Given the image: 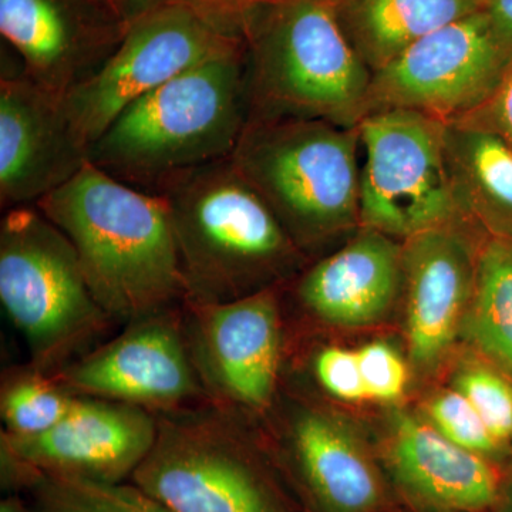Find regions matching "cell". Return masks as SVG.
<instances>
[{
  "label": "cell",
  "mask_w": 512,
  "mask_h": 512,
  "mask_svg": "<svg viewBox=\"0 0 512 512\" xmlns=\"http://www.w3.org/2000/svg\"><path fill=\"white\" fill-rule=\"evenodd\" d=\"M35 207L72 242L103 311L130 323L185 302L170 212L92 163Z\"/></svg>",
  "instance_id": "obj_1"
},
{
  "label": "cell",
  "mask_w": 512,
  "mask_h": 512,
  "mask_svg": "<svg viewBox=\"0 0 512 512\" xmlns=\"http://www.w3.org/2000/svg\"><path fill=\"white\" fill-rule=\"evenodd\" d=\"M248 121L242 42L133 101L90 144L89 161L120 183L157 194L175 175L231 158Z\"/></svg>",
  "instance_id": "obj_2"
},
{
  "label": "cell",
  "mask_w": 512,
  "mask_h": 512,
  "mask_svg": "<svg viewBox=\"0 0 512 512\" xmlns=\"http://www.w3.org/2000/svg\"><path fill=\"white\" fill-rule=\"evenodd\" d=\"M170 212L185 302L247 298L301 264L303 252L231 158L175 175L160 188Z\"/></svg>",
  "instance_id": "obj_3"
},
{
  "label": "cell",
  "mask_w": 512,
  "mask_h": 512,
  "mask_svg": "<svg viewBox=\"0 0 512 512\" xmlns=\"http://www.w3.org/2000/svg\"><path fill=\"white\" fill-rule=\"evenodd\" d=\"M241 30L249 121L359 126L367 113L372 72L350 45L332 6L266 0L245 16Z\"/></svg>",
  "instance_id": "obj_4"
},
{
  "label": "cell",
  "mask_w": 512,
  "mask_h": 512,
  "mask_svg": "<svg viewBox=\"0 0 512 512\" xmlns=\"http://www.w3.org/2000/svg\"><path fill=\"white\" fill-rule=\"evenodd\" d=\"M357 127L320 120L249 121L232 163L301 251L360 225Z\"/></svg>",
  "instance_id": "obj_5"
},
{
  "label": "cell",
  "mask_w": 512,
  "mask_h": 512,
  "mask_svg": "<svg viewBox=\"0 0 512 512\" xmlns=\"http://www.w3.org/2000/svg\"><path fill=\"white\" fill-rule=\"evenodd\" d=\"M0 301L30 352L55 373L93 349L113 320L94 298L70 239L35 205L0 222Z\"/></svg>",
  "instance_id": "obj_6"
},
{
  "label": "cell",
  "mask_w": 512,
  "mask_h": 512,
  "mask_svg": "<svg viewBox=\"0 0 512 512\" xmlns=\"http://www.w3.org/2000/svg\"><path fill=\"white\" fill-rule=\"evenodd\" d=\"M238 416L211 403L157 414L133 484L173 512H291Z\"/></svg>",
  "instance_id": "obj_7"
},
{
  "label": "cell",
  "mask_w": 512,
  "mask_h": 512,
  "mask_svg": "<svg viewBox=\"0 0 512 512\" xmlns=\"http://www.w3.org/2000/svg\"><path fill=\"white\" fill-rule=\"evenodd\" d=\"M446 123L414 110L367 114L357 126L360 227L396 239L463 220L448 173Z\"/></svg>",
  "instance_id": "obj_8"
},
{
  "label": "cell",
  "mask_w": 512,
  "mask_h": 512,
  "mask_svg": "<svg viewBox=\"0 0 512 512\" xmlns=\"http://www.w3.org/2000/svg\"><path fill=\"white\" fill-rule=\"evenodd\" d=\"M242 42L238 32L187 3H167L128 26L116 52L64 97V107L90 148L133 101Z\"/></svg>",
  "instance_id": "obj_9"
},
{
  "label": "cell",
  "mask_w": 512,
  "mask_h": 512,
  "mask_svg": "<svg viewBox=\"0 0 512 512\" xmlns=\"http://www.w3.org/2000/svg\"><path fill=\"white\" fill-rule=\"evenodd\" d=\"M511 64V50L480 10L417 40L373 73L366 116L403 109L444 123L461 119L493 96Z\"/></svg>",
  "instance_id": "obj_10"
},
{
  "label": "cell",
  "mask_w": 512,
  "mask_h": 512,
  "mask_svg": "<svg viewBox=\"0 0 512 512\" xmlns=\"http://www.w3.org/2000/svg\"><path fill=\"white\" fill-rule=\"evenodd\" d=\"M278 288L238 301L183 303V328L207 403L228 412L264 413L281 375L282 320Z\"/></svg>",
  "instance_id": "obj_11"
},
{
  "label": "cell",
  "mask_w": 512,
  "mask_h": 512,
  "mask_svg": "<svg viewBox=\"0 0 512 512\" xmlns=\"http://www.w3.org/2000/svg\"><path fill=\"white\" fill-rule=\"evenodd\" d=\"M157 414L131 404L79 396L73 409L46 433L15 437L2 433L6 477L35 485L46 477L123 483L150 453Z\"/></svg>",
  "instance_id": "obj_12"
},
{
  "label": "cell",
  "mask_w": 512,
  "mask_h": 512,
  "mask_svg": "<svg viewBox=\"0 0 512 512\" xmlns=\"http://www.w3.org/2000/svg\"><path fill=\"white\" fill-rule=\"evenodd\" d=\"M76 396L141 407L154 414L207 403L183 328V305L127 323L103 345L53 373Z\"/></svg>",
  "instance_id": "obj_13"
},
{
  "label": "cell",
  "mask_w": 512,
  "mask_h": 512,
  "mask_svg": "<svg viewBox=\"0 0 512 512\" xmlns=\"http://www.w3.org/2000/svg\"><path fill=\"white\" fill-rule=\"evenodd\" d=\"M64 97L25 72L0 79V204L36 202L69 183L89 163V146L74 128Z\"/></svg>",
  "instance_id": "obj_14"
},
{
  "label": "cell",
  "mask_w": 512,
  "mask_h": 512,
  "mask_svg": "<svg viewBox=\"0 0 512 512\" xmlns=\"http://www.w3.org/2000/svg\"><path fill=\"white\" fill-rule=\"evenodd\" d=\"M0 32L33 82L66 97L99 72L127 28L99 0H0Z\"/></svg>",
  "instance_id": "obj_15"
},
{
  "label": "cell",
  "mask_w": 512,
  "mask_h": 512,
  "mask_svg": "<svg viewBox=\"0 0 512 512\" xmlns=\"http://www.w3.org/2000/svg\"><path fill=\"white\" fill-rule=\"evenodd\" d=\"M458 222L404 239L402 291L414 366L439 365L463 329L476 281L477 251Z\"/></svg>",
  "instance_id": "obj_16"
},
{
  "label": "cell",
  "mask_w": 512,
  "mask_h": 512,
  "mask_svg": "<svg viewBox=\"0 0 512 512\" xmlns=\"http://www.w3.org/2000/svg\"><path fill=\"white\" fill-rule=\"evenodd\" d=\"M403 244L362 227L356 237L309 266L295 295L303 309L338 328L375 325L392 311L402 291Z\"/></svg>",
  "instance_id": "obj_17"
},
{
  "label": "cell",
  "mask_w": 512,
  "mask_h": 512,
  "mask_svg": "<svg viewBox=\"0 0 512 512\" xmlns=\"http://www.w3.org/2000/svg\"><path fill=\"white\" fill-rule=\"evenodd\" d=\"M387 463L394 481L421 507L485 512L500 503L503 480L495 461L457 446L427 420H393Z\"/></svg>",
  "instance_id": "obj_18"
},
{
  "label": "cell",
  "mask_w": 512,
  "mask_h": 512,
  "mask_svg": "<svg viewBox=\"0 0 512 512\" xmlns=\"http://www.w3.org/2000/svg\"><path fill=\"white\" fill-rule=\"evenodd\" d=\"M285 444L320 512H380L386 507L379 468L338 417L318 407H298L288 417Z\"/></svg>",
  "instance_id": "obj_19"
},
{
  "label": "cell",
  "mask_w": 512,
  "mask_h": 512,
  "mask_svg": "<svg viewBox=\"0 0 512 512\" xmlns=\"http://www.w3.org/2000/svg\"><path fill=\"white\" fill-rule=\"evenodd\" d=\"M444 144L463 217L512 241V148L493 131L457 120L446 123Z\"/></svg>",
  "instance_id": "obj_20"
},
{
  "label": "cell",
  "mask_w": 512,
  "mask_h": 512,
  "mask_svg": "<svg viewBox=\"0 0 512 512\" xmlns=\"http://www.w3.org/2000/svg\"><path fill=\"white\" fill-rule=\"evenodd\" d=\"M487 0H342L332 6L343 32L376 73L407 47L485 8Z\"/></svg>",
  "instance_id": "obj_21"
},
{
  "label": "cell",
  "mask_w": 512,
  "mask_h": 512,
  "mask_svg": "<svg viewBox=\"0 0 512 512\" xmlns=\"http://www.w3.org/2000/svg\"><path fill=\"white\" fill-rule=\"evenodd\" d=\"M463 329L488 363L512 379V241L478 247L476 281Z\"/></svg>",
  "instance_id": "obj_22"
},
{
  "label": "cell",
  "mask_w": 512,
  "mask_h": 512,
  "mask_svg": "<svg viewBox=\"0 0 512 512\" xmlns=\"http://www.w3.org/2000/svg\"><path fill=\"white\" fill-rule=\"evenodd\" d=\"M77 397L53 373L32 365L9 370L0 389L2 433L15 437L46 433L70 413Z\"/></svg>",
  "instance_id": "obj_23"
},
{
  "label": "cell",
  "mask_w": 512,
  "mask_h": 512,
  "mask_svg": "<svg viewBox=\"0 0 512 512\" xmlns=\"http://www.w3.org/2000/svg\"><path fill=\"white\" fill-rule=\"evenodd\" d=\"M33 488L35 512H173L134 484L46 477Z\"/></svg>",
  "instance_id": "obj_24"
},
{
  "label": "cell",
  "mask_w": 512,
  "mask_h": 512,
  "mask_svg": "<svg viewBox=\"0 0 512 512\" xmlns=\"http://www.w3.org/2000/svg\"><path fill=\"white\" fill-rule=\"evenodd\" d=\"M454 389L466 397L494 439L508 450L512 444V379L485 360L461 369Z\"/></svg>",
  "instance_id": "obj_25"
},
{
  "label": "cell",
  "mask_w": 512,
  "mask_h": 512,
  "mask_svg": "<svg viewBox=\"0 0 512 512\" xmlns=\"http://www.w3.org/2000/svg\"><path fill=\"white\" fill-rule=\"evenodd\" d=\"M426 420L446 439L495 461L507 450L494 439L480 414L457 389L434 394L427 403Z\"/></svg>",
  "instance_id": "obj_26"
},
{
  "label": "cell",
  "mask_w": 512,
  "mask_h": 512,
  "mask_svg": "<svg viewBox=\"0 0 512 512\" xmlns=\"http://www.w3.org/2000/svg\"><path fill=\"white\" fill-rule=\"evenodd\" d=\"M356 353L367 399L394 402L403 396L409 373L406 363L392 346L372 342Z\"/></svg>",
  "instance_id": "obj_27"
},
{
  "label": "cell",
  "mask_w": 512,
  "mask_h": 512,
  "mask_svg": "<svg viewBox=\"0 0 512 512\" xmlns=\"http://www.w3.org/2000/svg\"><path fill=\"white\" fill-rule=\"evenodd\" d=\"M315 382L335 399L359 402L367 399L356 350L326 346L312 356Z\"/></svg>",
  "instance_id": "obj_28"
},
{
  "label": "cell",
  "mask_w": 512,
  "mask_h": 512,
  "mask_svg": "<svg viewBox=\"0 0 512 512\" xmlns=\"http://www.w3.org/2000/svg\"><path fill=\"white\" fill-rule=\"evenodd\" d=\"M457 121L487 128L504 138L512 148V64L493 96L473 113Z\"/></svg>",
  "instance_id": "obj_29"
},
{
  "label": "cell",
  "mask_w": 512,
  "mask_h": 512,
  "mask_svg": "<svg viewBox=\"0 0 512 512\" xmlns=\"http://www.w3.org/2000/svg\"><path fill=\"white\" fill-rule=\"evenodd\" d=\"M174 2L187 3L208 18L221 23L225 28L242 35V22L245 16L266 0H174Z\"/></svg>",
  "instance_id": "obj_30"
},
{
  "label": "cell",
  "mask_w": 512,
  "mask_h": 512,
  "mask_svg": "<svg viewBox=\"0 0 512 512\" xmlns=\"http://www.w3.org/2000/svg\"><path fill=\"white\" fill-rule=\"evenodd\" d=\"M128 29L148 13L174 0H99Z\"/></svg>",
  "instance_id": "obj_31"
},
{
  "label": "cell",
  "mask_w": 512,
  "mask_h": 512,
  "mask_svg": "<svg viewBox=\"0 0 512 512\" xmlns=\"http://www.w3.org/2000/svg\"><path fill=\"white\" fill-rule=\"evenodd\" d=\"M484 10L495 35L512 52V0H487Z\"/></svg>",
  "instance_id": "obj_32"
},
{
  "label": "cell",
  "mask_w": 512,
  "mask_h": 512,
  "mask_svg": "<svg viewBox=\"0 0 512 512\" xmlns=\"http://www.w3.org/2000/svg\"><path fill=\"white\" fill-rule=\"evenodd\" d=\"M316 2L326 3V5L335 6L338 5L342 0H316Z\"/></svg>",
  "instance_id": "obj_33"
}]
</instances>
